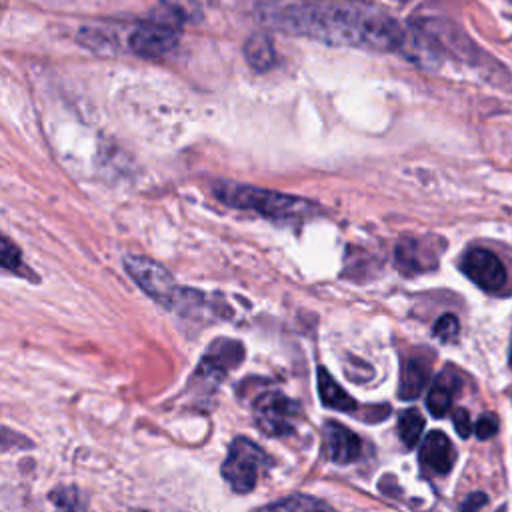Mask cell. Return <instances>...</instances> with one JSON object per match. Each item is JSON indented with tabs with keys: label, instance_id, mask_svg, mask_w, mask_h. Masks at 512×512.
I'll use <instances>...</instances> for the list:
<instances>
[{
	"label": "cell",
	"instance_id": "1",
	"mask_svg": "<svg viewBox=\"0 0 512 512\" xmlns=\"http://www.w3.org/2000/svg\"><path fill=\"white\" fill-rule=\"evenodd\" d=\"M256 18L274 30L376 52L406 44L402 26L368 0H260Z\"/></svg>",
	"mask_w": 512,
	"mask_h": 512
},
{
	"label": "cell",
	"instance_id": "2",
	"mask_svg": "<svg viewBox=\"0 0 512 512\" xmlns=\"http://www.w3.org/2000/svg\"><path fill=\"white\" fill-rule=\"evenodd\" d=\"M214 194L222 204L230 208L256 212L260 216L282 220V222L310 220L322 212V208L316 202H310L306 198L290 196L284 192L266 190L250 184L220 180L214 184Z\"/></svg>",
	"mask_w": 512,
	"mask_h": 512
},
{
	"label": "cell",
	"instance_id": "3",
	"mask_svg": "<svg viewBox=\"0 0 512 512\" xmlns=\"http://www.w3.org/2000/svg\"><path fill=\"white\" fill-rule=\"evenodd\" d=\"M124 268L130 278L158 304L176 310L180 306L184 290L178 288L174 276L156 260L140 254H128L124 258Z\"/></svg>",
	"mask_w": 512,
	"mask_h": 512
},
{
	"label": "cell",
	"instance_id": "4",
	"mask_svg": "<svg viewBox=\"0 0 512 512\" xmlns=\"http://www.w3.org/2000/svg\"><path fill=\"white\" fill-rule=\"evenodd\" d=\"M270 464L268 454L248 438H234L222 464V476L238 494L252 492L260 472Z\"/></svg>",
	"mask_w": 512,
	"mask_h": 512
},
{
	"label": "cell",
	"instance_id": "5",
	"mask_svg": "<svg viewBox=\"0 0 512 512\" xmlns=\"http://www.w3.org/2000/svg\"><path fill=\"white\" fill-rule=\"evenodd\" d=\"M252 416L256 426L268 436H286L292 434L298 426L302 410L298 402L280 394L266 392L256 398L252 404Z\"/></svg>",
	"mask_w": 512,
	"mask_h": 512
},
{
	"label": "cell",
	"instance_id": "6",
	"mask_svg": "<svg viewBox=\"0 0 512 512\" xmlns=\"http://www.w3.org/2000/svg\"><path fill=\"white\" fill-rule=\"evenodd\" d=\"M460 268L468 280L486 292H498L506 284V268L500 258L484 248H470L462 260Z\"/></svg>",
	"mask_w": 512,
	"mask_h": 512
},
{
	"label": "cell",
	"instance_id": "7",
	"mask_svg": "<svg viewBox=\"0 0 512 512\" xmlns=\"http://www.w3.org/2000/svg\"><path fill=\"white\" fill-rule=\"evenodd\" d=\"M324 448L326 456L336 464H350L362 452L360 438L350 428L334 420L324 424Z\"/></svg>",
	"mask_w": 512,
	"mask_h": 512
},
{
	"label": "cell",
	"instance_id": "8",
	"mask_svg": "<svg viewBox=\"0 0 512 512\" xmlns=\"http://www.w3.org/2000/svg\"><path fill=\"white\" fill-rule=\"evenodd\" d=\"M244 358V348L232 340H218L210 346L206 356L198 366L200 376H208L212 380H220L228 368H234Z\"/></svg>",
	"mask_w": 512,
	"mask_h": 512
},
{
	"label": "cell",
	"instance_id": "9",
	"mask_svg": "<svg viewBox=\"0 0 512 512\" xmlns=\"http://www.w3.org/2000/svg\"><path fill=\"white\" fill-rule=\"evenodd\" d=\"M420 462L424 466H428L430 470L438 472V474H446L452 470L454 460H456V452L452 448L450 438L440 432V430H432L424 436V442L420 446V454H418Z\"/></svg>",
	"mask_w": 512,
	"mask_h": 512
},
{
	"label": "cell",
	"instance_id": "10",
	"mask_svg": "<svg viewBox=\"0 0 512 512\" xmlns=\"http://www.w3.org/2000/svg\"><path fill=\"white\" fill-rule=\"evenodd\" d=\"M396 266L402 274H420L436 266V252L422 240L406 238L396 246Z\"/></svg>",
	"mask_w": 512,
	"mask_h": 512
},
{
	"label": "cell",
	"instance_id": "11",
	"mask_svg": "<svg viewBox=\"0 0 512 512\" xmlns=\"http://www.w3.org/2000/svg\"><path fill=\"white\" fill-rule=\"evenodd\" d=\"M460 390V380L456 378V374L452 372H442L432 388L428 390V396H426V406L430 410V414L434 418H442L450 406H452V400H454V394Z\"/></svg>",
	"mask_w": 512,
	"mask_h": 512
},
{
	"label": "cell",
	"instance_id": "12",
	"mask_svg": "<svg viewBox=\"0 0 512 512\" xmlns=\"http://www.w3.org/2000/svg\"><path fill=\"white\" fill-rule=\"evenodd\" d=\"M318 394L322 404L328 408L340 412L356 410V400L330 376V372L324 366L318 368Z\"/></svg>",
	"mask_w": 512,
	"mask_h": 512
},
{
	"label": "cell",
	"instance_id": "13",
	"mask_svg": "<svg viewBox=\"0 0 512 512\" xmlns=\"http://www.w3.org/2000/svg\"><path fill=\"white\" fill-rule=\"evenodd\" d=\"M244 56H246V62L258 72H264L276 64L274 44L264 32H254L246 38Z\"/></svg>",
	"mask_w": 512,
	"mask_h": 512
},
{
	"label": "cell",
	"instance_id": "14",
	"mask_svg": "<svg viewBox=\"0 0 512 512\" xmlns=\"http://www.w3.org/2000/svg\"><path fill=\"white\" fill-rule=\"evenodd\" d=\"M430 376V368L428 364H424L422 360H408L402 368V376H400V388H398V396L402 400H414L420 396V392L424 390L426 382Z\"/></svg>",
	"mask_w": 512,
	"mask_h": 512
},
{
	"label": "cell",
	"instance_id": "15",
	"mask_svg": "<svg viewBox=\"0 0 512 512\" xmlns=\"http://www.w3.org/2000/svg\"><path fill=\"white\" fill-rule=\"evenodd\" d=\"M262 512H336V510L332 506H328L326 502L318 500V498L296 494V496H290L282 502L270 504Z\"/></svg>",
	"mask_w": 512,
	"mask_h": 512
},
{
	"label": "cell",
	"instance_id": "16",
	"mask_svg": "<svg viewBox=\"0 0 512 512\" xmlns=\"http://www.w3.org/2000/svg\"><path fill=\"white\" fill-rule=\"evenodd\" d=\"M422 430H424V418H422L420 410L408 408V410L400 412V418H398V436H400V440L404 442V446L412 448V446L420 440Z\"/></svg>",
	"mask_w": 512,
	"mask_h": 512
},
{
	"label": "cell",
	"instance_id": "17",
	"mask_svg": "<svg viewBox=\"0 0 512 512\" xmlns=\"http://www.w3.org/2000/svg\"><path fill=\"white\" fill-rule=\"evenodd\" d=\"M0 266L6 270H12V272H20L24 266L18 246L2 232H0Z\"/></svg>",
	"mask_w": 512,
	"mask_h": 512
},
{
	"label": "cell",
	"instance_id": "18",
	"mask_svg": "<svg viewBox=\"0 0 512 512\" xmlns=\"http://www.w3.org/2000/svg\"><path fill=\"white\" fill-rule=\"evenodd\" d=\"M432 332H434V336H436L438 340L450 342V340H454V338L458 336V332H460V322H458V318H456L454 314H442V316L436 320Z\"/></svg>",
	"mask_w": 512,
	"mask_h": 512
},
{
	"label": "cell",
	"instance_id": "19",
	"mask_svg": "<svg viewBox=\"0 0 512 512\" xmlns=\"http://www.w3.org/2000/svg\"><path fill=\"white\" fill-rule=\"evenodd\" d=\"M496 432H498V418H496V414H492V412L482 414V416L476 420V424H474V434H476L480 440L492 438Z\"/></svg>",
	"mask_w": 512,
	"mask_h": 512
},
{
	"label": "cell",
	"instance_id": "20",
	"mask_svg": "<svg viewBox=\"0 0 512 512\" xmlns=\"http://www.w3.org/2000/svg\"><path fill=\"white\" fill-rule=\"evenodd\" d=\"M452 422H454V428L456 432L460 434V438H468L472 434V420H470V414L466 408H456L454 414H452Z\"/></svg>",
	"mask_w": 512,
	"mask_h": 512
},
{
	"label": "cell",
	"instance_id": "21",
	"mask_svg": "<svg viewBox=\"0 0 512 512\" xmlns=\"http://www.w3.org/2000/svg\"><path fill=\"white\" fill-rule=\"evenodd\" d=\"M488 500V496L484 492H476V494H470L466 498V502L460 506V512H476L480 506H484Z\"/></svg>",
	"mask_w": 512,
	"mask_h": 512
}]
</instances>
